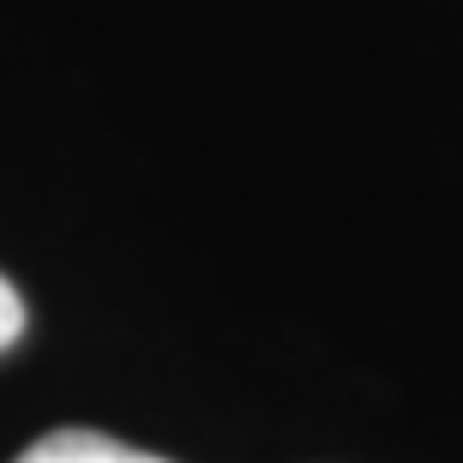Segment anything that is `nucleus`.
Listing matches in <instances>:
<instances>
[{
  "label": "nucleus",
  "instance_id": "f257e3e1",
  "mask_svg": "<svg viewBox=\"0 0 463 463\" xmlns=\"http://www.w3.org/2000/svg\"><path fill=\"white\" fill-rule=\"evenodd\" d=\"M13 463H169L156 458V451H138V446H120V439H109V433H49V439H36L31 451H18Z\"/></svg>",
  "mask_w": 463,
  "mask_h": 463
},
{
  "label": "nucleus",
  "instance_id": "f03ea898",
  "mask_svg": "<svg viewBox=\"0 0 463 463\" xmlns=\"http://www.w3.org/2000/svg\"><path fill=\"white\" fill-rule=\"evenodd\" d=\"M18 337H24V301H18V289L0 277V349H13Z\"/></svg>",
  "mask_w": 463,
  "mask_h": 463
}]
</instances>
